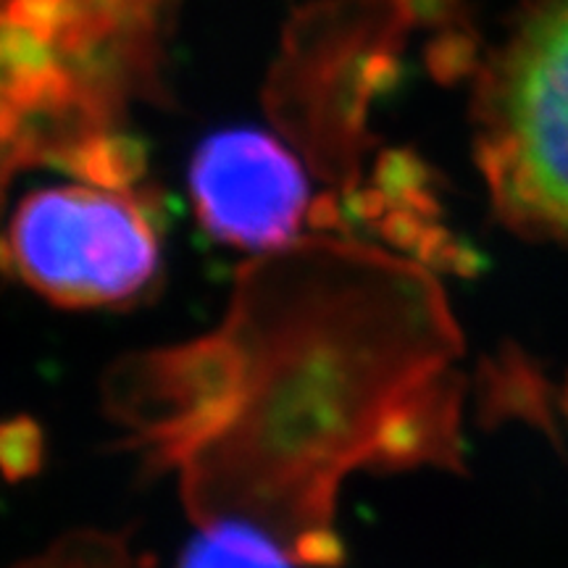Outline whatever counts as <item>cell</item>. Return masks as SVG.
<instances>
[{"label":"cell","mask_w":568,"mask_h":568,"mask_svg":"<svg viewBox=\"0 0 568 568\" xmlns=\"http://www.w3.org/2000/svg\"><path fill=\"white\" fill-rule=\"evenodd\" d=\"M190 193L213 237L255 253L295 243L308 213L301 163L274 138L253 130L205 140L190 166Z\"/></svg>","instance_id":"277c9868"},{"label":"cell","mask_w":568,"mask_h":568,"mask_svg":"<svg viewBox=\"0 0 568 568\" xmlns=\"http://www.w3.org/2000/svg\"><path fill=\"white\" fill-rule=\"evenodd\" d=\"M297 560L264 529L243 521L203 524L176 568H295Z\"/></svg>","instance_id":"5b68a950"},{"label":"cell","mask_w":568,"mask_h":568,"mask_svg":"<svg viewBox=\"0 0 568 568\" xmlns=\"http://www.w3.org/2000/svg\"><path fill=\"white\" fill-rule=\"evenodd\" d=\"M564 410H566V418H568V385H566V395H564Z\"/></svg>","instance_id":"52a82bcc"},{"label":"cell","mask_w":568,"mask_h":568,"mask_svg":"<svg viewBox=\"0 0 568 568\" xmlns=\"http://www.w3.org/2000/svg\"><path fill=\"white\" fill-rule=\"evenodd\" d=\"M38 464V432L30 424H0V468L24 477Z\"/></svg>","instance_id":"8992f818"},{"label":"cell","mask_w":568,"mask_h":568,"mask_svg":"<svg viewBox=\"0 0 568 568\" xmlns=\"http://www.w3.org/2000/svg\"><path fill=\"white\" fill-rule=\"evenodd\" d=\"M479 166L510 230L568 245V0H535L489 71Z\"/></svg>","instance_id":"7a4b0ae2"},{"label":"cell","mask_w":568,"mask_h":568,"mask_svg":"<svg viewBox=\"0 0 568 568\" xmlns=\"http://www.w3.org/2000/svg\"><path fill=\"white\" fill-rule=\"evenodd\" d=\"M161 268L153 209L132 187L69 184L30 193L0 237V272L84 308L145 295Z\"/></svg>","instance_id":"3957f363"},{"label":"cell","mask_w":568,"mask_h":568,"mask_svg":"<svg viewBox=\"0 0 568 568\" xmlns=\"http://www.w3.org/2000/svg\"><path fill=\"white\" fill-rule=\"evenodd\" d=\"M458 355L422 261L308 237L240 272L216 332L122 361L105 397L197 524H251L335 566L347 474L460 464Z\"/></svg>","instance_id":"6da1fadb"}]
</instances>
